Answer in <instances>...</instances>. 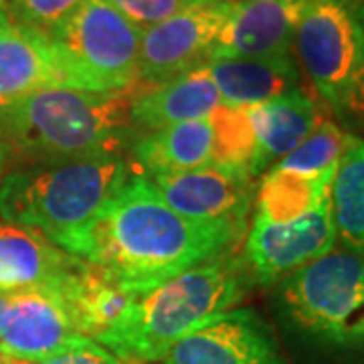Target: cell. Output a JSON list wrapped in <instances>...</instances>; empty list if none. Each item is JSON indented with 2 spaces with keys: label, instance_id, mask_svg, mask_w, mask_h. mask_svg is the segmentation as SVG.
Here are the masks:
<instances>
[{
  "label": "cell",
  "instance_id": "cell-8",
  "mask_svg": "<svg viewBox=\"0 0 364 364\" xmlns=\"http://www.w3.org/2000/svg\"><path fill=\"white\" fill-rule=\"evenodd\" d=\"M233 0H210L144 28L138 53V83L156 85L210 61Z\"/></svg>",
  "mask_w": 364,
  "mask_h": 364
},
{
  "label": "cell",
  "instance_id": "cell-31",
  "mask_svg": "<svg viewBox=\"0 0 364 364\" xmlns=\"http://www.w3.org/2000/svg\"><path fill=\"white\" fill-rule=\"evenodd\" d=\"M2 166H4V142L0 138V172H2Z\"/></svg>",
  "mask_w": 364,
  "mask_h": 364
},
{
  "label": "cell",
  "instance_id": "cell-16",
  "mask_svg": "<svg viewBox=\"0 0 364 364\" xmlns=\"http://www.w3.org/2000/svg\"><path fill=\"white\" fill-rule=\"evenodd\" d=\"M221 104V95L205 67L156 85L136 83L130 102L132 128L154 132L205 119Z\"/></svg>",
  "mask_w": 364,
  "mask_h": 364
},
{
  "label": "cell",
  "instance_id": "cell-20",
  "mask_svg": "<svg viewBox=\"0 0 364 364\" xmlns=\"http://www.w3.org/2000/svg\"><path fill=\"white\" fill-rule=\"evenodd\" d=\"M132 156L146 178L208 166L213 162L210 119H193L144 132L132 142Z\"/></svg>",
  "mask_w": 364,
  "mask_h": 364
},
{
  "label": "cell",
  "instance_id": "cell-29",
  "mask_svg": "<svg viewBox=\"0 0 364 364\" xmlns=\"http://www.w3.org/2000/svg\"><path fill=\"white\" fill-rule=\"evenodd\" d=\"M9 301H11V296L0 294V330H2V324H4L6 312H9Z\"/></svg>",
  "mask_w": 364,
  "mask_h": 364
},
{
  "label": "cell",
  "instance_id": "cell-19",
  "mask_svg": "<svg viewBox=\"0 0 364 364\" xmlns=\"http://www.w3.org/2000/svg\"><path fill=\"white\" fill-rule=\"evenodd\" d=\"M205 69L225 105L253 107L299 87V67L291 53L261 59H210Z\"/></svg>",
  "mask_w": 364,
  "mask_h": 364
},
{
  "label": "cell",
  "instance_id": "cell-30",
  "mask_svg": "<svg viewBox=\"0 0 364 364\" xmlns=\"http://www.w3.org/2000/svg\"><path fill=\"white\" fill-rule=\"evenodd\" d=\"M13 25V18H11V14L6 11V6L4 4H0V33L6 28V26Z\"/></svg>",
  "mask_w": 364,
  "mask_h": 364
},
{
  "label": "cell",
  "instance_id": "cell-11",
  "mask_svg": "<svg viewBox=\"0 0 364 364\" xmlns=\"http://www.w3.org/2000/svg\"><path fill=\"white\" fill-rule=\"evenodd\" d=\"M164 364H287L272 330L251 310H231L178 340Z\"/></svg>",
  "mask_w": 364,
  "mask_h": 364
},
{
  "label": "cell",
  "instance_id": "cell-6",
  "mask_svg": "<svg viewBox=\"0 0 364 364\" xmlns=\"http://www.w3.org/2000/svg\"><path fill=\"white\" fill-rule=\"evenodd\" d=\"M294 47L320 100L340 116L350 114L364 65V0H306Z\"/></svg>",
  "mask_w": 364,
  "mask_h": 364
},
{
  "label": "cell",
  "instance_id": "cell-21",
  "mask_svg": "<svg viewBox=\"0 0 364 364\" xmlns=\"http://www.w3.org/2000/svg\"><path fill=\"white\" fill-rule=\"evenodd\" d=\"M336 170L298 174L273 166L265 172L255 195V221L291 223L330 200Z\"/></svg>",
  "mask_w": 364,
  "mask_h": 364
},
{
  "label": "cell",
  "instance_id": "cell-2",
  "mask_svg": "<svg viewBox=\"0 0 364 364\" xmlns=\"http://www.w3.org/2000/svg\"><path fill=\"white\" fill-rule=\"evenodd\" d=\"M132 91H35L0 109V138L37 164L117 156L132 130Z\"/></svg>",
  "mask_w": 364,
  "mask_h": 364
},
{
  "label": "cell",
  "instance_id": "cell-13",
  "mask_svg": "<svg viewBox=\"0 0 364 364\" xmlns=\"http://www.w3.org/2000/svg\"><path fill=\"white\" fill-rule=\"evenodd\" d=\"M61 299L45 291L14 294L0 330V352L37 360L85 344Z\"/></svg>",
  "mask_w": 364,
  "mask_h": 364
},
{
  "label": "cell",
  "instance_id": "cell-26",
  "mask_svg": "<svg viewBox=\"0 0 364 364\" xmlns=\"http://www.w3.org/2000/svg\"><path fill=\"white\" fill-rule=\"evenodd\" d=\"M138 28H150L174 14L184 13L193 6L210 0H107Z\"/></svg>",
  "mask_w": 364,
  "mask_h": 364
},
{
  "label": "cell",
  "instance_id": "cell-17",
  "mask_svg": "<svg viewBox=\"0 0 364 364\" xmlns=\"http://www.w3.org/2000/svg\"><path fill=\"white\" fill-rule=\"evenodd\" d=\"M55 296L65 306L75 330L91 340L116 328L138 299L105 269L79 257Z\"/></svg>",
  "mask_w": 364,
  "mask_h": 364
},
{
  "label": "cell",
  "instance_id": "cell-33",
  "mask_svg": "<svg viewBox=\"0 0 364 364\" xmlns=\"http://www.w3.org/2000/svg\"><path fill=\"white\" fill-rule=\"evenodd\" d=\"M0 4H4V0H0Z\"/></svg>",
  "mask_w": 364,
  "mask_h": 364
},
{
  "label": "cell",
  "instance_id": "cell-5",
  "mask_svg": "<svg viewBox=\"0 0 364 364\" xmlns=\"http://www.w3.org/2000/svg\"><path fill=\"white\" fill-rule=\"evenodd\" d=\"M286 320L304 338L340 352L364 350V259L332 249L279 284Z\"/></svg>",
  "mask_w": 364,
  "mask_h": 364
},
{
  "label": "cell",
  "instance_id": "cell-4",
  "mask_svg": "<svg viewBox=\"0 0 364 364\" xmlns=\"http://www.w3.org/2000/svg\"><path fill=\"white\" fill-rule=\"evenodd\" d=\"M130 176L119 156L33 164L0 182V219L33 229L61 249Z\"/></svg>",
  "mask_w": 364,
  "mask_h": 364
},
{
  "label": "cell",
  "instance_id": "cell-27",
  "mask_svg": "<svg viewBox=\"0 0 364 364\" xmlns=\"http://www.w3.org/2000/svg\"><path fill=\"white\" fill-rule=\"evenodd\" d=\"M122 360L116 358L109 350H105L102 344L95 340H87L85 344L69 348L65 352L37 358V360H26V358H14L4 352H0V364H119Z\"/></svg>",
  "mask_w": 364,
  "mask_h": 364
},
{
  "label": "cell",
  "instance_id": "cell-3",
  "mask_svg": "<svg viewBox=\"0 0 364 364\" xmlns=\"http://www.w3.org/2000/svg\"><path fill=\"white\" fill-rule=\"evenodd\" d=\"M251 279L247 263L229 251L146 291L128 316L95 342L122 363L164 360L178 340L231 312L245 298Z\"/></svg>",
  "mask_w": 364,
  "mask_h": 364
},
{
  "label": "cell",
  "instance_id": "cell-9",
  "mask_svg": "<svg viewBox=\"0 0 364 364\" xmlns=\"http://www.w3.org/2000/svg\"><path fill=\"white\" fill-rule=\"evenodd\" d=\"M336 243L330 200L291 223L255 221L245 243V263L253 279L267 286L314 259L330 253Z\"/></svg>",
  "mask_w": 364,
  "mask_h": 364
},
{
  "label": "cell",
  "instance_id": "cell-12",
  "mask_svg": "<svg viewBox=\"0 0 364 364\" xmlns=\"http://www.w3.org/2000/svg\"><path fill=\"white\" fill-rule=\"evenodd\" d=\"M306 0H233L210 59L289 55Z\"/></svg>",
  "mask_w": 364,
  "mask_h": 364
},
{
  "label": "cell",
  "instance_id": "cell-14",
  "mask_svg": "<svg viewBox=\"0 0 364 364\" xmlns=\"http://www.w3.org/2000/svg\"><path fill=\"white\" fill-rule=\"evenodd\" d=\"M47 87H73L55 41L13 23L0 33V109Z\"/></svg>",
  "mask_w": 364,
  "mask_h": 364
},
{
  "label": "cell",
  "instance_id": "cell-22",
  "mask_svg": "<svg viewBox=\"0 0 364 364\" xmlns=\"http://www.w3.org/2000/svg\"><path fill=\"white\" fill-rule=\"evenodd\" d=\"M330 207L336 239L364 259V140L346 134L344 152L332 181Z\"/></svg>",
  "mask_w": 364,
  "mask_h": 364
},
{
  "label": "cell",
  "instance_id": "cell-10",
  "mask_svg": "<svg viewBox=\"0 0 364 364\" xmlns=\"http://www.w3.org/2000/svg\"><path fill=\"white\" fill-rule=\"evenodd\" d=\"M148 181L184 219L223 223L241 233L247 231V215L253 205V178L247 174L208 164L186 172L158 174Z\"/></svg>",
  "mask_w": 364,
  "mask_h": 364
},
{
  "label": "cell",
  "instance_id": "cell-28",
  "mask_svg": "<svg viewBox=\"0 0 364 364\" xmlns=\"http://www.w3.org/2000/svg\"><path fill=\"white\" fill-rule=\"evenodd\" d=\"M350 114H358L364 117V65L360 71V77L356 81V90H354V97H352Z\"/></svg>",
  "mask_w": 364,
  "mask_h": 364
},
{
  "label": "cell",
  "instance_id": "cell-23",
  "mask_svg": "<svg viewBox=\"0 0 364 364\" xmlns=\"http://www.w3.org/2000/svg\"><path fill=\"white\" fill-rule=\"evenodd\" d=\"M208 119L213 126L210 164L251 176V164H253L257 142L251 126L249 107L221 104L208 116Z\"/></svg>",
  "mask_w": 364,
  "mask_h": 364
},
{
  "label": "cell",
  "instance_id": "cell-7",
  "mask_svg": "<svg viewBox=\"0 0 364 364\" xmlns=\"http://www.w3.org/2000/svg\"><path fill=\"white\" fill-rule=\"evenodd\" d=\"M51 39L75 90L116 93L138 83L142 28L107 0H83Z\"/></svg>",
  "mask_w": 364,
  "mask_h": 364
},
{
  "label": "cell",
  "instance_id": "cell-32",
  "mask_svg": "<svg viewBox=\"0 0 364 364\" xmlns=\"http://www.w3.org/2000/svg\"><path fill=\"white\" fill-rule=\"evenodd\" d=\"M119 364H146V363H119Z\"/></svg>",
  "mask_w": 364,
  "mask_h": 364
},
{
  "label": "cell",
  "instance_id": "cell-15",
  "mask_svg": "<svg viewBox=\"0 0 364 364\" xmlns=\"http://www.w3.org/2000/svg\"><path fill=\"white\" fill-rule=\"evenodd\" d=\"M75 259L37 231L0 221V294L55 296Z\"/></svg>",
  "mask_w": 364,
  "mask_h": 364
},
{
  "label": "cell",
  "instance_id": "cell-25",
  "mask_svg": "<svg viewBox=\"0 0 364 364\" xmlns=\"http://www.w3.org/2000/svg\"><path fill=\"white\" fill-rule=\"evenodd\" d=\"M83 0H4L13 23L53 37Z\"/></svg>",
  "mask_w": 364,
  "mask_h": 364
},
{
  "label": "cell",
  "instance_id": "cell-1",
  "mask_svg": "<svg viewBox=\"0 0 364 364\" xmlns=\"http://www.w3.org/2000/svg\"><path fill=\"white\" fill-rule=\"evenodd\" d=\"M245 233L223 223L191 221L154 184L134 174L61 249L102 267L138 298L233 249Z\"/></svg>",
  "mask_w": 364,
  "mask_h": 364
},
{
  "label": "cell",
  "instance_id": "cell-24",
  "mask_svg": "<svg viewBox=\"0 0 364 364\" xmlns=\"http://www.w3.org/2000/svg\"><path fill=\"white\" fill-rule=\"evenodd\" d=\"M344 144L346 132L340 130L332 119L324 117L316 130L275 166L298 174H322L328 170H336L344 152Z\"/></svg>",
  "mask_w": 364,
  "mask_h": 364
},
{
  "label": "cell",
  "instance_id": "cell-18",
  "mask_svg": "<svg viewBox=\"0 0 364 364\" xmlns=\"http://www.w3.org/2000/svg\"><path fill=\"white\" fill-rule=\"evenodd\" d=\"M249 116L257 142L251 164L253 178L296 150L326 117L318 102L301 87L249 107Z\"/></svg>",
  "mask_w": 364,
  "mask_h": 364
}]
</instances>
